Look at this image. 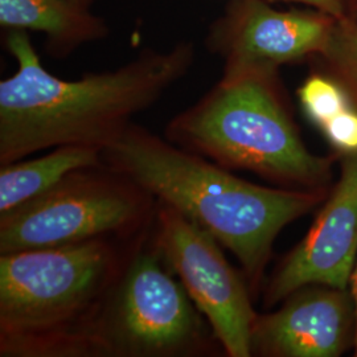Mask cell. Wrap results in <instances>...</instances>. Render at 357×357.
I'll return each mask as SVG.
<instances>
[{
  "mask_svg": "<svg viewBox=\"0 0 357 357\" xmlns=\"http://www.w3.org/2000/svg\"><path fill=\"white\" fill-rule=\"evenodd\" d=\"M6 48L17 66L0 82V166L69 144L103 151L188 76L197 57L195 43L181 40L68 81L44 68L24 31H8Z\"/></svg>",
  "mask_w": 357,
  "mask_h": 357,
  "instance_id": "obj_1",
  "label": "cell"
},
{
  "mask_svg": "<svg viewBox=\"0 0 357 357\" xmlns=\"http://www.w3.org/2000/svg\"><path fill=\"white\" fill-rule=\"evenodd\" d=\"M102 162L212 234L238 259L253 296L280 233L327 197V190L250 183L135 122L103 150Z\"/></svg>",
  "mask_w": 357,
  "mask_h": 357,
  "instance_id": "obj_2",
  "label": "cell"
},
{
  "mask_svg": "<svg viewBox=\"0 0 357 357\" xmlns=\"http://www.w3.org/2000/svg\"><path fill=\"white\" fill-rule=\"evenodd\" d=\"M151 227L0 255V357H100L115 287Z\"/></svg>",
  "mask_w": 357,
  "mask_h": 357,
  "instance_id": "obj_3",
  "label": "cell"
},
{
  "mask_svg": "<svg viewBox=\"0 0 357 357\" xmlns=\"http://www.w3.org/2000/svg\"><path fill=\"white\" fill-rule=\"evenodd\" d=\"M163 137L275 187L315 191L331 181L333 158L307 149L277 68L224 66L203 97L168 121Z\"/></svg>",
  "mask_w": 357,
  "mask_h": 357,
  "instance_id": "obj_4",
  "label": "cell"
},
{
  "mask_svg": "<svg viewBox=\"0 0 357 357\" xmlns=\"http://www.w3.org/2000/svg\"><path fill=\"white\" fill-rule=\"evenodd\" d=\"M156 206L151 193L105 165L78 168L0 215V255L135 237L153 225Z\"/></svg>",
  "mask_w": 357,
  "mask_h": 357,
  "instance_id": "obj_5",
  "label": "cell"
},
{
  "mask_svg": "<svg viewBox=\"0 0 357 357\" xmlns=\"http://www.w3.org/2000/svg\"><path fill=\"white\" fill-rule=\"evenodd\" d=\"M221 354L224 351L208 320L167 268L151 227L132 252L115 287L103 320L100 357Z\"/></svg>",
  "mask_w": 357,
  "mask_h": 357,
  "instance_id": "obj_6",
  "label": "cell"
},
{
  "mask_svg": "<svg viewBox=\"0 0 357 357\" xmlns=\"http://www.w3.org/2000/svg\"><path fill=\"white\" fill-rule=\"evenodd\" d=\"M153 237L167 268L208 320L224 355L252 357V333L258 317L255 296L243 270H236L225 258L221 243L159 202Z\"/></svg>",
  "mask_w": 357,
  "mask_h": 357,
  "instance_id": "obj_7",
  "label": "cell"
},
{
  "mask_svg": "<svg viewBox=\"0 0 357 357\" xmlns=\"http://www.w3.org/2000/svg\"><path fill=\"white\" fill-rule=\"evenodd\" d=\"M339 19L317 10L274 8L268 0H230L209 26L205 48L229 65H283L319 57Z\"/></svg>",
  "mask_w": 357,
  "mask_h": 357,
  "instance_id": "obj_8",
  "label": "cell"
},
{
  "mask_svg": "<svg viewBox=\"0 0 357 357\" xmlns=\"http://www.w3.org/2000/svg\"><path fill=\"white\" fill-rule=\"evenodd\" d=\"M340 176L302 241L264 284V307L308 284L349 289L357 261V155L339 158Z\"/></svg>",
  "mask_w": 357,
  "mask_h": 357,
  "instance_id": "obj_9",
  "label": "cell"
},
{
  "mask_svg": "<svg viewBox=\"0 0 357 357\" xmlns=\"http://www.w3.org/2000/svg\"><path fill=\"white\" fill-rule=\"evenodd\" d=\"M280 305L258 314L252 356L339 357L355 344L356 308L349 289L308 284Z\"/></svg>",
  "mask_w": 357,
  "mask_h": 357,
  "instance_id": "obj_10",
  "label": "cell"
},
{
  "mask_svg": "<svg viewBox=\"0 0 357 357\" xmlns=\"http://www.w3.org/2000/svg\"><path fill=\"white\" fill-rule=\"evenodd\" d=\"M0 26L43 33L53 59H65L110 35L103 17L75 0H0Z\"/></svg>",
  "mask_w": 357,
  "mask_h": 357,
  "instance_id": "obj_11",
  "label": "cell"
},
{
  "mask_svg": "<svg viewBox=\"0 0 357 357\" xmlns=\"http://www.w3.org/2000/svg\"><path fill=\"white\" fill-rule=\"evenodd\" d=\"M102 165L101 149L69 144L36 159L0 166V215L51 190L78 168Z\"/></svg>",
  "mask_w": 357,
  "mask_h": 357,
  "instance_id": "obj_12",
  "label": "cell"
},
{
  "mask_svg": "<svg viewBox=\"0 0 357 357\" xmlns=\"http://www.w3.org/2000/svg\"><path fill=\"white\" fill-rule=\"evenodd\" d=\"M296 97L303 114L319 130L354 105L344 88L324 70L308 75Z\"/></svg>",
  "mask_w": 357,
  "mask_h": 357,
  "instance_id": "obj_13",
  "label": "cell"
},
{
  "mask_svg": "<svg viewBox=\"0 0 357 357\" xmlns=\"http://www.w3.org/2000/svg\"><path fill=\"white\" fill-rule=\"evenodd\" d=\"M326 73L333 77L357 107V24L339 19L327 48L318 57Z\"/></svg>",
  "mask_w": 357,
  "mask_h": 357,
  "instance_id": "obj_14",
  "label": "cell"
},
{
  "mask_svg": "<svg viewBox=\"0 0 357 357\" xmlns=\"http://www.w3.org/2000/svg\"><path fill=\"white\" fill-rule=\"evenodd\" d=\"M320 132L330 143L337 159L357 155V107L355 103L320 128Z\"/></svg>",
  "mask_w": 357,
  "mask_h": 357,
  "instance_id": "obj_15",
  "label": "cell"
},
{
  "mask_svg": "<svg viewBox=\"0 0 357 357\" xmlns=\"http://www.w3.org/2000/svg\"><path fill=\"white\" fill-rule=\"evenodd\" d=\"M268 1H277V0H268ZM281 1H290L303 4L311 10H317L320 13L331 15L335 19H344L345 7L344 0H281Z\"/></svg>",
  "mask_w": 357,
  "mask_h": 357,
  "instance_id": "obj_16",
  "label": "cell"
},
{
  "mask_svg": "<svg viewBox=\"0 0 357 357\" xmlns=\"http://www.w3.org/2000/svg\"><path fill=\"white\" fill-rule=\"evenodd\" d=\"M349 290L354 296V302H355V308H356V335H355V344H354V349H355V356L357 357V261L354 273H352V278H351V284H349Z\"/></svg>",
  "mask_w": 357,
  "mask_h": 357,
  "instance_id": "obj_17",
  "label": "cell"
},
{
  "mask_svg": "<svg viewBox=\"0 0 357 357\" xmlns=\"http://www.w3.org/2000/svg\"><path fill=\"white\" fill-rule=\"evenodd\" d=\"M345 17L357 24V0H344Z\"/></svg>",
  "mask_w": 357,
  "mask_h": 357,
  "instance_id": "obj_18",
  "label": "cell"
},
{
  "mask_svg": "<svg viewBox=\"0 0 357 357\" xmlns=\"http://www.w3.org/2000/svg\"><path fill=\"white\" fill-rule=\"evenodd\" d=\"M75 1L79 3V4H84V6H86V7H91V4H93L94 0H75Z\"/></svg>",
  "mask_w": 357,
  "mask_h": 357,
  "instance_id": "obj_19",
  "label": "cell"
}]
</instances>
